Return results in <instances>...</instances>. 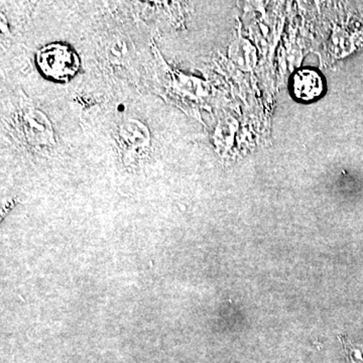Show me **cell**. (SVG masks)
<instances>
[{"label":"cell","instance_id":"6da1fadb","mask_svg":"<svg viewBox=\"0 0 363 363\" xmlns=\"http://www.w3.org/2000/svg\"><path fill=\"white\" fill-rule=\"evenodd\" d=\"M38 65L48 78L68 81L79 70L80 61L70 47L61 44L48 45L38 52Z\"/></svg>","mask_w":363,"mask_h":363},{"label":"cell","instance_id":"7a4b0ae2","mask_svg":"<svg viewBox=\"0 0 363 363\" xmlns=\"http://www.w3.org/2000/svg\"><path fill=\"white\" fill-rule=\"evenodd\" d=\"M21 124L25 135L35 145H49L54 142L51 124L47 117L33 108H26L21 113Z\"/></svg>","mask_w":363,"mask_h":363},{"label":"cell","instance_id":"3957f363","mask_svg":"<svg viewBox=\"0 0 363 363\" xmlns=\"http://www.w3.org/2000/svg\"><path fill=\"white\" fill-rule=\"evenodd\" d=\"M323 89V80L316 71L303 69L294 75L292 90L298 100L312 101L322 94Z\"/></svg>","mask_w":363,"mask_h":363}]
</instances>
